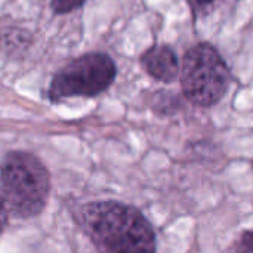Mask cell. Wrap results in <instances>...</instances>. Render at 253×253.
<instances>
[{
    "label": "cell",
    "mask_w": 253,
    "mask_h": 253,
    "mask_svg": "<svg viewBox=\"0 0 253 253\" xmlns=\"http://www.w3.org/2000/svg\"><path fill=\"white\" fill-rule=\"evenodd\" d=\"M179 74L185 99L197 107L218 104L231 83V71L227 62L208 43H200L185 53Z\"/></svg>",
    "instance_id": "3"
},
{
    "label": "cell",
    "mask_w": 253,
    "mask_h": 253,
    "mask_svg": "<svg viewBox=\"0 0 253 253\" xmlns=\"http://www.w3.org/2000/svg\"><path fill=\"white\" fill-rule=\"evenodd\" d=\"M84 1L86 0H52L50 6L55 13L62 15V13H68V12L79 9L80 6L84 4Z\"/></svg>",
    "instance_id": "7"
},
{
    "label": "cell",
    "mask_w": 253,
    "mask_h": 253,
    "mask_svg": "<svg viewBox=\"0 0 253 253\" xmlns=\"http://www.w3.org/2000/svg\"><path fill=\"white\" fill-rule=\"evenodd\" d=\"M0 194L10 215L19 219L34 218L49 200V170L31 153H7L0 163Z\"/></svg>",
    "instance_id": "2"
},
{
    "label": "cell",
    "mask_w": 253,
    "mask_h": 253,
    "mask_svg": "<svg viewBox=\"0 0 253 253\" xmlns=\"http://www.w3.org/2000/svg\"><path fill=\"white\" fill-rule=\"evenodd\" d=\"M79 221L98 253H156V234L139 209L120 202L82 206Z\"/></svg>",
    "instance_id": "1"
},
{
    "label": "cell",
    "mask_w": 253,
    "mask_h": 253,
    "mask_svg": "<svg viewBox=\"0 0 253 253\" xmlns=\"http://www.w3.org/2000/svg\"><path fill=\"white\" fill-rule=\"evenodd\" d=\"M141 64L153 79L163 83H172L178 79L181 71L178 56L169 46H154L148 49L142 55Z\"/></svg>",
    "instance_id": "5"
},
{
    "label": "cell",
    "mask_w": 253,
    "mask_h": 253,
    "mask_svg": "<svg viewBox=\"0 0 253 253\" xmlns=\"http://www.w3.org/2000/svg\"><path fill=\"white\" fill-rule=\"evenodd\" d=\"M9 216H10L9 209H7V206H6V203H4V200H3V197L0 194V236L3 234L4 228L7 227Z\"/></svg>",
    "instance_id": "8"
},
{
    "label": "cell",
    "mask_w": 253,
    "mask_h": 253,
    "mask_svg": "<svg viewBox=\"0 0 253 253\" xmlns=\"http://www.w3.org/2000/svg\"><path fill=\"white\" fill-rule=\"evenodd\" d=\"M216 0H196V3L197 4H200V6H208V4H212V3H215Z\"/></svg>",
    "instance_id": "9"
},
{
    "label": "cell",
    "mask_w": 253,
    "mask_h": 253,
    "mask_svg": "<svg viewBox=\"0 0 253 253\" xmlns=\"http://www.w3.org/2000/svg\"><path fill=\"white\" fill-rule=\"evenodd\" d=\"M231 253H253V230L245 231L234 242Z\"/></svg>",
    "instance_id": "6"
},
{
    "label": "cell",
    "mask_w": 253,
    "mask_h": 253,
    "mask_svg": "<svg viewBox=\"0 0 253 253\" xmlns=\"http://www.w3.org/2000/svg\"><path fill=\"white\" fill-rule=\"evenodd\" d=\"M116 74V64L108 55L86 53L53 76L47 95L53 102L76 96H96L111 86Z\"/></svg>",
    "instance_id": "4"
}]
</instances>
